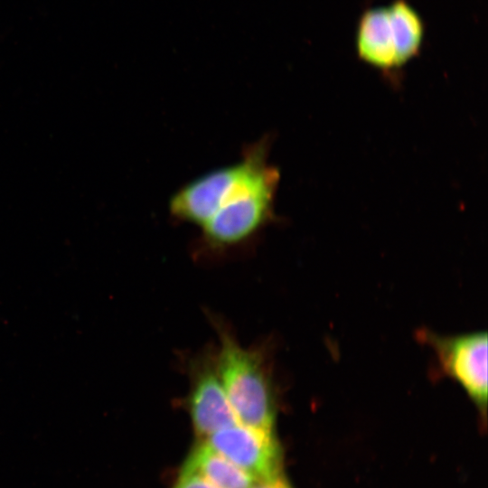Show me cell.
I'll return each instance as SVG.
<instances>
[{
	"mask_svg": "<svg viewBox=\"0 0 488 488\" xmlns=\"http://www.w3.org/2000/svg\"><path fill=\"white\" fill-rule=\"evenodd\" d=\"M279 173L271 164L257 166L221 198L212 216L200 228L214 248L239 244L261 230L274 217Z\"/></svg>",
	"mask_w": 488,
	"mask_h": 488,
	"instance_id": "6da1fadb",
	"label": "cell"
},
{
	"mask_svg": "<svg viewBox=\"0 0 488 488\" xmlns=\"http://www.w3.org/2000/svg\"><path fill=\"white\" fill-rule=\"evenodd\" d=\"M182 470L199 474L217 488H250L255 480L205 440L198 444Z\"/></svg>",
	"mask_w": 488,
	"mask_h": 488,
	"instance_id": "52a82bcc",
	"label": "cell"
},
{
	"mask_svg": "<svg viewBox=\"0 0 488 488\" xmlns=\"http://www.w3.org/2000/svg\"><path fill=\"white\" fill-rule=\"evenodd\" d=\"M418 337L435 351L444 373L463 387L483 420H485L488 398L487 333L478 332L444 336L422 329L418 333Z\"/></svg>",
	"mask_w": 488,
	"mask_h": 488,
	"instance_id": "3957f363",
	"label": "cell"
},
{
	"mask_svg": "<svg viewBox=\"0 0 488 488\" xmlns=\"http://www.w3.org/2000/svg\"><path fill=\"white\" fill-rule=\"evenodd\" d=\"M173 488H217L197 473L182 470Z\"/></svg>",
	"mask_w": 488,
	"mask_h": 488,
	"instance_id": "9c48e42d",
	"label": "cell"
},
{
	"mask_svg": "<svg viewBox=\"0 0 488 488\" xmlns=\"http://www.w3.org/2000/svg\"><path fill=\"white\" fill-rule=\"evenodd\" d=\"M250 488H292L284 474L277 477L256 481Z\"/></svg>",
	"mask_w": 488,
	"mask_h": 488,
	"instance_id": "30bf717a",
	"label": "cell"
},
{
	"mask_svg": "<svg viewBox=\"0 0 488 488\" xmlns=\"http://www.w3.org/2000/svg\"><path fill=\"white\" fill-rule=\"evenodd\" d=\"M204 440L255 482L284 474L282 450L274 433L238 423Z\"/></svg>",
	"mask_w": 488,
	"mask_h": 488,
	"instance_id": "277c9868",
	"label": "cell"
},
{
	"mask_svg": "<svg viewBox=\"0 0 488 488\" xmlns=\"http://www.w3.org/2000/svg\"><path fill=\"white\" fill-rule=\"evenodd\" d=\"M216 370L239 422L274 433L276 408L261 356L221 332Z\"/></svg>",
	"mask_w": 488,
	"mask_h": 488,
	"instance_id": "7a4b0ae2",
	"label": "cell"
},
{
	"mask_svg": "<svg viewBox=\"0 0 488 488\" xmlns=\"http://www.w3.org/2000/svg\"><path fill=\"white\" fill-rule=\"evenodd\" d=\"M359 58L381 69L399 68L394 33L387 7H375L361 16L356 33Z\"/></svg>",
	"mask_w": 488,
	"mask_h": 488,
	"instance_id": "8992f818",
	"label": "cell"
},
{
	"mask_svg": "<svg viewBox=\"0 0 488 488\" xmlns=\"http://www.w3.org/2000/svg\"><path fill=\"white\" fill-rule=\"evenodd\" d=\"M188 408L196 434L204 439L239 423L216 369L204 368L196 374L188 397Z\"/></svg>",
	"mask_w": 488,
	"mask_h": 488,
	"instance_id": "5b68a950",
	"label": "cell"
},
{
	"mask_svg": "<svg viewBox=\"0 0 488 488\" xmlns=\"http://www.w3.org/2000/svg\"><path fill=\"white\" fill-rule=\"evenodd\" d=\"M387 8L394 33L398 63L401 67L420 51L425 33L424 23L406 0H395Z\"/></svg>",
	"mask_w": 488,
	"mask_h": 488,
	"instance_id": "ba28073f",
	"label": "cell"
}]
</instances>
